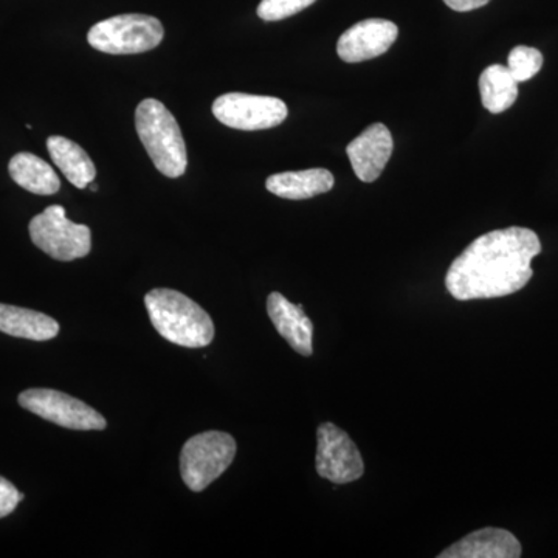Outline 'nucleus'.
I'll return each instance as SVG.
<instances>
[{"label": "nucleus", "instance_id": "nucleus-5", "mask_svg": "<svg viewBox=\"0 0 558 558\" xmlns=\"http://www.w3.org/2000/svg\"><path fill=\"white\" fill-rule=\"evenodd\" d=\"M165 31L157 17L148 14H120L98 22L87 40L95 50L109 54H137L160 46Z\"/></svg>", "mask_w": 558, "mask_h": 558}, {"label": "nucleus", "instance_id": "nucleus-19", "mask_svg": "<svg viewBox=\"0 0 558 558\" xmlns=\"http://www.w3.org/2000/svg\"><path fill=\"white\" fill-rule=\"evenodd\" d=\"M542 65L543 54L532 47L519 46L509 53L508 69L519 83L534 78Z\"/></svg>", "mask_w": 558, "mask_h": 558}, {"label": "nucleus", "instance_id": "nucleus-13", "mask_svg": "<svg viewBox=\"0 0 558 558\" xmlns=\"http://www.w3.org/2000/svg\"><path fill=\"white\" fill-rule=\"evenodd\" d=\"M267 314H269L279 336L288 341L290 348L304 357H311L314 352V348H312L314 325H312L311 318L304 314L303 306L290 303L281 293L271 292L267 299Z\"/></svg>", "mask_w": 558, "mask_h": 558}, {"label": "nucleus", "instance_id": "nucleus-12", "mask_svg": "<svg viewBox=\"0 0 558 558\" xmlns=\"http://www.w3.org/2000/svg\"><path fill=\"white\" fill-rule=\"evenodd\" d=\"M523 554L519 538L506 529L484 527L465 535L439 558H519Z\"/></svg>", "mask_w": 558, "mask_h": 558}, {"label": "nucleus", "instance_id": "nucleus-23", "mask_svg": "<svg viewBox=\"0 0 558 558\" xmlns=\"http://www.w3.org/2000/svg\"><path fill=\"white\" fill-rule=\"evenodd\" d=\"M90 190L92 191H97L98 190V186L97 185H94V182L90 183Z\"/></svg>", "mask_w": 558, "mask_h": 558}, {"label": "nucleus", "instance_id": "nucleus-15", "mask_svg": "<svg viewBox=\"0 0 558 558\" xmlns=\"http://www.w3.org/2000/svg\"><path fill=\"white\" fill-rule=\"evenodd\" d=\"M0 332L17 339L47 341L60 333V325L43 312L0 303Z\"/></svg>", "mask_w": 558, "mask_h": 558}, {"label": "nucleus", "instance_id": "nucleus-18", "mask_svg": "<svg viewBox=\"0 0 558 558\" xmlns=\"http://www.w3.org/2000/svg\"><path fill=\"white\" fill-rule=\"evenodd\" d=\"M481 101L490 113H502L512 108L519 97V81L508 65H488L480 78Z\"/></svg>", "mask_w": 558, "mask_h": 558}, {"label": "nucleus", "instance_id": "nucleus-14", "mask_svg": "<svg viewBox=\"0 0 558 558\" xmlns=\"http://www.w3.org/2000/svg\"><path fill=\"white\" fill-rule=\"evenodd\" d=\"M332 172L314 168V170L279 172L266 180V189L275 196L288 201H304L329 193L333 189Z\"/></svg>", "mask_w": 558, "mask_h": 558}, {"label": "nucleus", "instance_id": "nucleus-10", "mask_svg": "<svg viewBox=\"0 0 558 558\" xmlns=\"http://www.w3.org/2000/svg\"><path fill=\"white\" fill-rule=\"evenodd\" d=\"M399 28L395 22L387 20H366L348 28L340 36L337 53L344 62L355 64L374 60L387 53L398 40Z\"/></svg>", "mask_w": 558, "mask_h": 558}, {"label": "nucleus", "instance_id": "nucleus-3", "mask_svg": "<svg viewBox=\"0 0 558 558\" xmlns=\"http://www.w3.org/2000/svg\"><path fill=\"white\" fill-rule=\"evenodd\" d=\"M135 128L140 142L161 174L171 179L185 174L189 167L185 140L178 120L163 102L154 98L140 102L135 110Z\"/></svg>", "mask_w": 558, "mask_h": 558}, {"label": "nucleus", "instance_id": "nucleus-21", "mask_svg": "<svg viewBox=\"0 0 558 558\" xmlns=\"http://www.w3.org/2000/svg\"><path fill=\"white\" fill-rule=\"evenodd\" d=\"M22 499H24V495L9 480L0 476V519H5L7 515L14 512Z\"/></svg>", "mask_w": 558, "mask_h": 558}, {"label": "nucleus", "instance_id": "nucleus-20", "mask_svg": "<svg viewBox=\"0 0 558 558\" xmlns=\"http://www.w3.org/2000/svg\"><path fill=\"white\" fill-rule=\"evenodd\" d=\"M315 2L317 0H260L258 16L267 22L288 20L293 14L310 9Z\"/></svg>", "mask_w": 558, "mask_h": 558}, {"label": "nucleus", "instance_id": "nucleus-11", "mask_svg": "<svg viewBox=\"0 0 558 558\" xmlns=\"http://www.w3.org/2000/svg\"><path fill=\"white\" fill-rule=\"evenodd\" d=\"M392 135L385 124L366 128L347 148L352 170L362 182H376L384 172L392 154Z\"/></svg>", "mask_w": 558, "mask_h": 558}, {"label": "nucleus", "instance_id": "nucleus-4", "mask_svg": "<svg viewBox=\"0 0 558 558\" xmlns=\"http://www.w3.org/2000/svg\"><path fill=\"white\" fill-rule=\"evenodd\" d=\"M236 449V440L229 433L205 432L193 436L180 453L183 483L190 490H205L230 468Z\"/></svg>", "mask_w": 558, "mask_h": 558}, {"label": "nucleus", "instance_id": "nucleus-1", "mask_svg": "<svg viewBox=\"0 0 558 558\" xmlns=\"http://www.w3.org/2000/svg\"><path fill=\"white\" fill-rule=\"evenodd\" d=\"M542 252L535 231L495 230L472 242L451 264L446 288L459 301L501 299L526 288L532 259Z\"/></svg>", "mask_w": 558, "mask_h": 558}, {"label": "nucleus", "instance_id": "nucleus-6", "mask_svg": "<svg viewBox=\"0 0 558 558\" xmlns=\"http://www.w3.org/2000/svg\"><path fill=\"white\" fill-rule=\"evenodd\" d=\"M28 231L36 247L43 250L50 258L62 263L84 258L90 253L89 227L69 220L61 205H51L35 216Z\"/></svg>", "mask_w": 558, "mask_h": 558}, {"label": "nucleus", "instance_id": "nucleus-8", "mask_svg": "<svg viewBox=\"0 0 558 558\" xmlns=\"http://www.w3.org/2000/svg\"><path fill=\"white\" fill-rule=\"evenodd\" d=\"M213 116L233 130L263 131L279 126L288 119L289 109L279 98L233 92L216 98Z\"/></svg>", "mask_w": 558, "mask_h": 558}, {"label": "nucleus", "instance_id": "nucleus-16", "mask_svg": "<svg viewBox=\"0 0 558 558\" xmlns=\"http://www.w3.org/2000/svg\"><path fill=\"white\" fill-rule=\"evenodd\" d=\"M47 149L53 163L76 189H86L97 178V168L89 154L72 140L53 135L47 140Z\"/></svg>", "mask_w": 558, "mask_h": 558}, {"label": "nucleus", "instance_id": "nucleus-9", "mask_svg": "<svg viewBox=\"0 0 558 558\" xmlns=\"http://www.w3.org/2000/svg\"><path fill=\"white\" fill-rule=\"evenodd\" d=\"M315 468L322 478L333 484L354 483L365 473V464L354 440L330 422L318 427Z\"/></svg>", "mask_w": 558, "mask_h": 558}, {"label": "nucleus", "instance_id": "nucleus-17", "mask_svg": "<svg viewBox=\"0 0 558 558\" xmlns=\"http://www.w3.org/2000/svg\"><path fill=\"white\" fill-rule=\"evenodd\" d=\"M11 179L21 189L39 196H51L61 189V180L46 160L31 153H20L10 160Z\"/></svg>", "mask_w": 558, "mask_h": 558}, {"label": "nucleus", "instance_id": "nucleus-22", "mask_svg": "<svg viewBox=\"0 0 558 558\" xmlns=\"http://www.w3.org/2000/svg\"><path fill=\"white\" fill-rule=\"evenodd\" d=\"M490 0H444L447 7L459 13H468V11L478 10L481 7L487 5Z\"/></svg>", "mask_w": 558, "mask_h": 558}, {"label": "nucleus", "instance_id": "nucleus-2", "mask_svg": "<svg viewBox=\"0 0 558 558\" xmlns=\"http://www.w3.org/2000/svg\"><path fill=\"white\" fill-rule=\"evenodd\" d=\"M145 304L154 329L165 340L183 348H205L215 339L211 317L196 301L178 290H150Z\"/></svg>", "mask_w": 558, "mask_h": 558}, {"label": "nucleus", "instance_id": "nucleus-7", "mask_svg": "<svg viewBox=\"0 0 558 558\" xmlns=\"http://www.w3.org/2000/svg\"><path fill=\"white\" fill-rule=\"evenodd\" d=\"M17 400H20L22 409L46 418L51 424L60 425L62 428L101 432L108 427V422L97 410L92 409L83 400L72 398L57 389H27V391L21 392Z\"/></svg>", "mask_w": 558, "mask_h": 558}]
</instances>
